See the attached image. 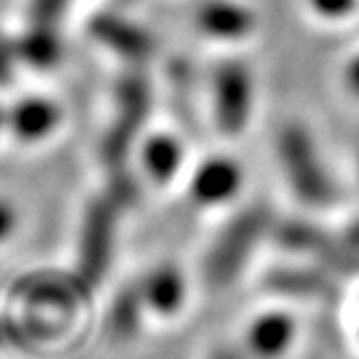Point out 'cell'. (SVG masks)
I'll return each instance as SVG.
<instances>
[{
    "label": "cell",
    "instance_id": "cell-25",
    "mask_svg": "<svg viewBox=\"0 0 359 359\" xmlns=\"http://www.w3.org/2000/svg\"><path fill=\"white\" fill-rule=\"evenodd\" d=\"M3 125H6V112L0 110V128H3Z\"/></svg>",
    "mask_w": 359,
    "mask_h": 359
},
{
    "label": "cell",
    "instance_id": "cell-11",
    "mask_svg": "<svg viewBox=\"0 0 359 359\" xmlns=\"http://www.w3.org/2000/svg\"><path fill=\"white\" fill-rule=\"evenodd\" d=\"M297 337V320L287 309H264L245 332V354L252 359H282Z\"/></svg>",
    "mask_w": 359,
    "mask_h": 359
},
{
    "label": "cell",
    "instance_id": "cell-17",
    "mask_svg": "<svg viewBox=\"0 0 359 359\" xmlns=\"http://www.w3.org/2000/svg\"><path fill=\"white\" fill-rule=\"evenodd\" d=\"M15 55L35 67H50L60 57V40L53 33V25L33 22V28L22 35L15 48Z\"/></svg>",
    "mask_w": 359,
    "mask_h": 359
},
{
    "label": "cell",
    "instance_id": "cell-7",
    "mask_svg": "<svg viewBox=\"0 0 359 359\" xmlns=\"http://www.w3.org/2000/svg\"><path fill=\"white\" fill-rule=\"evenodd\" d=\"M118 212L120 208L107 195L95 197L85 208L78 242V275L90 287L97 285L112 264Z\"/></svg>",
    "mask_w": 359,
    "mask_h": 359
},
{
    "label": "cell",
    "instance_id": "cell-15",
    "mask_svg": "<svg viewBox=\"0 0 359 359\" xmlns=\"http://www.w3.org/2000/svg\"><path fill=\"white\" fill-rule=\"evenodd\" d=\"M6 125L22 142H38L60 125V107L48 97H22L6 115Z\"/></svg>",
    "mask_w": 359,
    "mask_h": 359
},
{
    "label": "cell",
    "instance_id": "cell-8",
    "mask_svg": "<svg viewBox=\"0 0 359 359\" xmlns=\"http://www.w3.org/2000/svg\"><path fill=\"white\" fill-rule=\"evenodd\" d=\"M192 25L217 43H240L257 30V13L240 0H200Z\"/></svg>",
    "mask_w": 359,
    "mask_h": 359
},
{
    "label": "cell",
    "instance_id": "cell-9",
    "mask_svg": "<svg viewBox=\"0 0 359 359\" xmlns=\"http://www.w3.org/2000/svg\"><path fill=\"white\" fill-rule=\"evenodd\" d=\"M245 182V172L237 160L227 155H212L202 160L190 177V200L200 208H219L235 200Z\"/></svg>",
    "mask_w": 359,
    "mask_h": 359
},
{
    "label": "cell",
    "instance_id": "cell-3",
    "mask_svg": "<svg viewBox=\"0 0 359 359\" xmlns=\"http://www.w3.org/2000/svg\"><path fill=\"white\" fill-rule=\"evenodd\" d=\"M272 222H275V215L262 202L240 210L217 232L208 255H205V264H202L205 285L210 290L230 287L242 275V269L250 264V257L255 255L259 242L269 237Z\"/></svg>",
    "mask_w": 359,
    "mask_h": 359
},
{
    "label": "cell",
    "instance_id": "cell-18",
    "mask_svg": "<svg viewBox=\"0 0 359 359\" xmlns=\"http://www.w3.org/2000/svg\"><path fill=\"white\" fill-rule=\"evenodd\" d=\"M314 15L325 18V20H339V18L349 15L357 6V0H307Z\"/></svg>",
    "mask_w": 359,
    "mask_h": 359
},
{
    "label": "cell",
    "instance_id": "cell-22",
    "mask_svg": "<svg viewBox=\"0 0 359 359\" xmlns=\"http://www.w3.org/2000/svg\"><path fill=\"white\" fill-rule=\"evenodd\" d=\"M344 85L354 97H359V53L344 67Z\"/></svg>",
    "mask_w": 359,
    "mask_h": 359
},
{
    "label": "cell",
    "instance_id": "cell-21",
    "mask_svg": "<svg viewBox=\"0 0 359 359\" xmlns=\"http://www.w3.org/2000/svg\"><path fill=\"white\" fill-rule=\"evenodd\" d=\"M13 57H15V50L6 40L0 38V85H8L13 78Z\"/></svg>",
    "mask_w": 359,
    "mask_h": 359
},
{
    "label": "cell",
    "instance_id": "cell-24",
    "mask_svg": "<svg viewBox=\"0 0 359 359\" xmlns=\"http://www.w3.org/2000/svg\"><path fill=\"white\" fill-rule=\"evenodd\" d=\"M342 237H344V242H347V245H352L354 250L359 252V217H354L352 222L344 227Z\"/></svg>",
    "mask_w": 359,
    "mask_h": 359
},
{
    "label": "cell",
    "instance_id": "cell-2",
    "mask_svg": "<svg viewBox=\"0 0 359 359\" xmlns=\"http://www.w3.org/2000/svg\"><path fill=\"white\" fill-rule=\"evenodd\" d=\"M277 163L292 195L312 210H327L337 202V185L314 135L299 120L282 125L275 140Z\"/></svg>",
    "mask_w": 359,
    "mask_h": 359
},
{
    "label": "cell",
    "instance_id": "cell-1",
    "mask_svg": "<svg viewBox=\"0 0 359 359\" xmlns=\"http://www.w3.org/2000/svg\"><path fill=\"white\" fill-rule=\"evenodd\" d=\"M11 297L22 307L15 322L33 344L50 342L62 332V325L70 322L90 299V285L83 277L57 275V272H40V275L22 277L15 282Z\"/></svg>",
    "mask_w": 359,
    "mask_h": 359
},
{
    "label": "cell",
    "instance_id": "cell-4",
    "mask_svg": "<svg viewBox=\"0 0 359 359\" xmlns=\"http://www.w3.org/2000/svg\"><path fill=\"white\" fill-rule=\"evenodd\" d=\"M152 107V88L147 78L137 70H130L115 85V110L112 123L102 135L100 157L110 170L128 168V155L135 147L145 120L150 118Z\"/></svg>",
    "mask_w": 359,
    "mask_h": 359
},
{
    "label": "cell",
    "instance_id": "cell-10",
    "mask_svg": "<svg viewBox=\"0 0 359 359\" xmlns=\"http://www.w3.org/2000/svg\"><path fill=\"white\" fill-rule=\"evenodd\" d=\"M264 287L277 297L304 302H332L337 297V277L317 264H280L264 275Z\"/></svg>",
    "mask_w": 359,
    "mask_h": 359
},
{
    "label": "cell",
    "instance_id": "cell-26",
    "mask_svg": "<svg viewBox=\"0 0 359 359\" xmlns=\"http://www.w3.org/2000/svg\"><path fill=\"white\" fill-rule=\"evenodd\" d=\"M357 177H359V142H357Z\"/></svg>",
    "mask_w": 359,
    "mask_h": 359
},
{
    "label": "cell",
    "instance_id": "cell-14",
    "mask_svg": "<svg viewBox=\"0 0 359 359\" xmlns=\"http://www.w3.org/2000/svg\"><path fill=\"white\" fill-rule=\"evenodd\" d=\"M185 160L182 140L170 133H152L140 142V165L152 185H170Z\"/></svg>",
    "mask_w": 359,
    "mask_h": 359
},
{
    "label": "cell",
    "instance_id": "cell-16",
    "mask_svg": "<svg viewBox=\"0 0 359 359\" xmlns=\"http://www.w3.org/2000/svg\"><path fill=\"white\" fill-rule=\"evenodd\" d=\"M145 304H142L137 282L123 287L115 294L107 312V330L115 339H133L142 327V317H145Z\"/></svg>",
    "mask_w": 359,
    "mask_h": 359
},
{
    "label": "cell",
    "instance_id": "cell-20",
    "mask_svg": "<svg viewBox=\"0 0 359 359\" xmlns=\"http://www.w3.org/2000/svg\"><path fill=\"white\" fill-rule=\"evenodd\" d=\"M15 210H13L11 202L0 200V242H6L8 237L13 235V230H15Z\"/></svg>",
    "mask_w": 359,
    "mask_h": 359
},
{
    "label": "cell",
    "instance_id": "cell-19",
    "mask_svg": "<svg viewBox=\"0 0 359 359\" xmlns=\"http://www.w3.org/2000/svg\"><path fill=\"white\" fill-rule=\"evenodd\" d=\"M3 344H11V347H20V349H30L28 339L22 334V330L18 327L15 317L11 314H0V347Z\"/></svg>",
    "mask_w": 359,
    "mask_h": 359
},
{
    "label": "cell",
    "instance_id": "cell-13",
    "mask_svg": "<svg viewBox=\"0 0 359 359\" xmlns=\"http://www.w3.org/2000/svg\"><path fill=\"white\" fill-rule=\"evenodd\" d=\"M137 290H140L142 304L150 314L157 317H175L177 312H182L187 299V280L175 264L165 262L152 267L150 272L137 280Z\"/></svg>",
    "mask_w": 359,
    "mask_h": 359
},
{
    "label": "cell",
    "instance_id": "cell-12",
    "mask_svg": "<svg viewBox=\"0 0 359 359\" xmlns=\"http://www.w3.org/2000/svg\"><path fill=\"white\" fill-rule=\"evenodd\" d=\"M88 33L95 43L105 45L107 50L125 57V60L142 62L155 50L152 35L142 25L118 15V13H100V15H95L90 20Z\"/></svg>",
    "mask_w": 359,
    "mask_h": 359
},
{
    "label": "cell",
    "instance_id": "cell-23",
    "mask_svg": "<svg viewBox=\"0 0 359 359\" xmlns=\"http://www.w3.org/2000/svg\"><path fill=\"white\" fill-rule=\"evenodd\" d=\"M208 359H250L245 354V349H237V347H230V344H222V347H215L210 352Z\"/></svg>",
    "mask_w": 359,
    "mask_h": 359
},
{
    "label": "cell",
    "instance_id": "cell-5",
    "mask_svg": "<svg viewBox=\"0 0 359 359\" xmlns=\"http://www.w3.org/2000/svg\"><path fill=\"white\" fill-rule=\"evenodd\" d=\"M269 237H275L280 247L287 252L307 257L317 267L327 269L334 277H354L359 275V252L344 242L342 235H332L317 224L304 219H275Z\"/></svg>",
    "mask_w": 359,
    "mask_h": 359
},
{
    "label": "cell",
    "instance_id": "cell-6",
    "mask_svg": "<svg viewBox=\"0 0 359 359\" xmlns=\"http://www.w3.org/2000/svg\"><path fill=\"white\" fill-rule=\"evenodd\" d=\"M212 123L224 137H237L247 130L255 107V75L245 60H222L210 75Z\"/></svg>",
    "mask_w": 359,
    "mask_h": 359
}]
</instances>
